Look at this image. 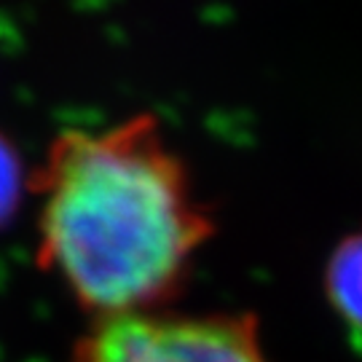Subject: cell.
I'll use <instances>...</instances> for the list:
<instances>
[{
  "instance_id": "cell-1",
  "label": "cell",
  "mask_w": 362,
  "mask_h": 362,
  "mask_svg": "<svg viewBox=\"0 0 362 362\" xmlns=\"http://www.w3.org/2000/svg\"><path fill=\"white\" fill-rule=\"evenodd\" d=\"M215 231L153 113L54 140L40 172V263L94 320L164 311Z\"/></svg>"
},
{
  "instance_id": "cell-2",
  "label": "cell",
  "mask_w": 362,
  "mask_h": 362,
  "mask_svg": "<svg viewBox=\"0 0 362 362\" xmlns=\"http://www.w3.org/2000/svg\"><path fill=\"white\" fill-rule=\"evenodd\" d=\"M70 362H272L250 311H145L94 320Z\"/></svg>"
},
{
  "instance_id": "cell-3",
  "label": "cell",
  "mask_w": 362,
  "mask_h": 362,
  "mask_svg": "<svg viewBox=\"0 0 362 362\" xmlns=\"http://www.w3.org/2000/svg\"><path fill=\"white\" fill-rule=\"evenodd\" d=\"M325 296L346 325L362 330V226L344 236L325 266Z\"/></svg>"
},
{
  "instance_id": "cell-4",
  "label": "cell",
  "mask_w": 362,
  "mask_h": 362,
  "mask_svg": "<svg viewBox=\"0 0 362 362\" xmlns=\"http://www.w3.org/2000/svg\"><path fill=\"white\" fill-rule=\"evenodd\" d=\"M13 196V161L11 156L0 148V215L11 207Z\"/></svg>"
}]
</instances>
